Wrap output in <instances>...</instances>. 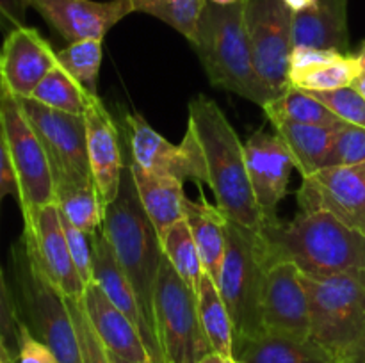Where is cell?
<instances>
[{
  "instance_id": "6da1fadb",
  "label": "cell",
  "mask_w": 365,
  "mask_h": 363,
  "mask_svg": "<svg viewBox=\"0 0 365 363\" xmlns=\"http://www.w3.org/2000/svg\"><path fill=\"white\" fill-rule=\"evenodd\" d=\"M259 246L266 267L291 262L316 276L365 270V233L328 212H299L292 221H269L259 230Z\"/></svg>"
},
{
  "instance_id": "7a4b0ae2",
  "label": "cell",
  "mask_w": 365,
  "mask_h": 363,
  "mask_svg": "<svg viewBox=\"0 0 365 363\" xmlns=\"http://www.w3.org/2000/svg\"><path fill=\"white\" fill-rule=\"evenodd\" d=\"M187 130L195 134L202 148L217 209L232 223L259 231L266 219L250 184L245 144L220 105L203 95L192 98Z\"/></svg>"
},
{
  "instance_id": "3957f363",
  "label": "cell",
  "mask_w": 365,
  "mask_h": 363,
  "mask_svg": "<svg viewBox=\"0 0 365 363\" xmlns=\"http://www.w3.org/2000/svg\"><path fill=\"white\" fill-rule=\"evenodd\" d=\"M192 46L212 85L235 93L262 109L277 98L253 64L245 23V0L230 6L207 2Z\"/></svg>"
},
{
  "instance_id": "277c9868",
  "label": "cell",
  "mask_w": 365,
  "mask_h": 363,
  "mask_svg": "<svg viewBox=\"0 0 365 363\" xmlns=\"http://www.w3.org/2000/svg\"><path fill=\"white\" fill-rule=\"evenodd\" d=\"M102 233L106 235L121 270L134 288L146 322L155 331L153 295L164 256L163 246L155 226L139 201L128 166L123 171L116 199L106 209Z\"/></svg>"
},
{
  "instance_id": "5b68a950",
  "label": "cell",
  "mask_w": 365,
  "mask_h": 363,
  "mask_svg": "<svg viewBox=\"0 0 365 363\" xmlns=\"http://www.w3.org/2000/svg\"><path fill=\"white\" fill-rule=\"evenodd\" d=\"M9 267L11 288L21 322L56 354L59 363H82L68 299L39 269L21 237L11 246Z\"/></svg>"
},
{
  "instance_id": "8992f818",
  "label": "cell",
  "mask_w": 365,
  "mask_h": 363,
  "mask_svg": "<svg viewBox=\"0 0 365 363\" xmlns=\"http://www.w3.org/2000/svg\"><path fill=\"white\" fill-rule=\"evenodd\" d=\"M309 298L310 340L339 358L355 342L365 317V270L316 276L299 270Z\"/></svg>"
},
{
  "instance_id": "52a82bcc",
  "label": "cell",
  "mask_w": 365,
  "mask_h": 363,
  "mask_svg": "<svg viewBox=\"0 0 365 363\" xmlns=\"http://www.w3.org/2000/svg\"><path fill=\"white\" fill-rule=\"evenodd\" d=\"M264 274L266 263L260 255L259 231L228 221L217 288L234 322V342L266 333L262 324Z\"/></svg>"
},
{
  "instance_id": "ba28073f",
  "label": "cell",
  "mask_w": 365,
  "mask_h": 363,
  "mask_svg": "<svg viewBox=\"0 0 365 363\" xmlns=\"http://www.w3.org/2000/svg\"><path fill=\"white\" fill-rule=\"evenodd\" d=\"M0 127L16 180L18 205L27 221L45 205L56 203L52 166L20 100L4 89H0Z\"/></svg>"
},
{
  "instance_id": "9c48e42d",
  "label": "cell",
  "mask_w": 365,
  "mask_h": 363,
  "mask_svg": "<svg viewBox=\"0 0 365 363\" xmlns=\"http://www.w3.org/2000/svg\"><path fill=\"white\" fill-rule=\"evenodd\" d=\"M155 331L166 363H198L212 352L198 313V299L166 256L153 295Z\"/></svg>"
},
{
  "instance_id": "30bf717a",
  "label": "cell",
  "mask_w": 365,
  "mask_h": 363,
  "mask_svg": "<svg viewBox=\"0 0 365 363\" xmlns=\"http://www.w3.org/2000/svg\"><path fill=\"white\" fill-rule=\"evenodd\" d=\"M245 23L253 64L277 96L291 88L292 11L284 0H245Z\"/></svg>"
},
{
  "instance_id": "8fae6325",
  "label": "cell",
  "mask_w": 365,
  "mask_h": 363,
  "mask_svg": "<svg viewBox=\"0 0 365 363\" xmlns=\"http://www.w3.org/2000/svg\"><path fill=\"white\" fill-rule=\"evenodd\" d=\"M20 105L45 146L52 166L53 184H95L88 159L84 116L50 109L32 98L20 100Z\"/></svg>"
},
{
  "instance_id": "7c38bea8",
  "label": "cell",
  "mask_w": 365,
  "mask_h": 363,
  "mask_svg": "<svg viewBox=\"0 0 365 363\" xmlns=\"http://www.w3.org/2000/svg\"><path fill=\"white\" fill-rule=\"evenodd\" d=\"M123 125L132 155L130 164L148 173L168 174L182 182L209 184L205 159L191 130L185 132L180 144H171L141 114H127Z\"/></svg>"
},
{
  "instance_id": "4fadbf2b",
  "label": "cell",
  "mask_w": 365,
  "mask_h": 363,
  "mask_svg": "<svg viewBox=\"0 0 365 363\" xmlns=\"http://www.w3.org/2000/svg\"><path fill=\"white\" fill-rule=\"evenodd\" d=\"M296 201L302 212H328L365 233V162L323 167L303 177Z\"/></svg>"
},
{
  "instance_id": "5bb4252c",
  "label": "cell",
  "mask_w": 365,
  "mask_h": 363,
  "mask_svg": "<svg viewBox=\"0 0 365 363\" xmlns=\"http://www.w3.org/2000/svg\"><path fill=\"white\" fill-rule=\"evenodd\" d=\"M21 238L39 269L63 292L64 298L81 301L88 285L82 281L71 258L57 203L45 205L31 219L24 221Z\"/></svg>"
},
{
  "instance_id": "9a60e30c",
  "label": "cell",
  "mask_w": 365,
  "mask_h": 363,
  "mask_svg": "<svg viewBox=\"0 0 365 363\" xmlns=\"http://www.w3.org/2000/svg\"><path fill=\"white\" fill-rule=\"evenodd\" d=\"M262 324L267 333L310 340L309 298L294 263L277 262L266 267Z\"/></svg>"
},
{
  "instance_id": "2e32d148",
  "label": "cell",
  "mask_w": 365,
  "mask_h": 363,
  "mask_svg": "<svg viewBox=\"0 0 365 363\" xmlns=\"http://www.w3.org/2000/svg\"><path fill=\"white\" fill-rule=\"evenodd\" d=\"M57 64V52L36 28L27 25L13 28L0 48V89L18 100L31 98Z\"/></svg>"
},
{
  "instance_id": "e0dca14e",
  "label": "cell",
  "mask_w": 365,
  "mask_h": 363,
  "mask_svg": "<svg viewBox=\"0 0 365 363\" xmlns=\"http://www.w3.org/2000/svg\"><path fill=\"white\" fill-rule=\"evenodd\" d=\"M245 157L250 184L264 219L266 223L278 219V205L287 194L294 169L291 152L278 135L260 130L245 142Z\"/></svg>"
},
{
  "instance_id": "ac0fdd59",
  "label": "cell",
  "mask_w": 365,
  "mask_h": 363,
  "mask_svg": "<svg viewBox=\"0 0 365 363\" xmlns=\"http://www.w3.org/2000/svg\"><path fill=\"white\" fill-rule=\"evenodd\" d=\"M27 4L70 43L103 39L118 21L134 13L130 0H27Z\"/></svg>"
},
{
  "instance_id": "d6986e66",
  "label": "cell",
  "mask_w": 365,
  "mask_h": 363,
  "mask_svg": "<svg viewBox=\"0 0 365 363\" xmlns=\"http://www.w3.org/2000/svg\"><path fill=\"white\" fill-rule=\"evenodd\" d=\"M84 123L93 182H95L103 206L107 209V205H110L120 192L125 171L120 132L98 95H91V93L88 96Z\"/></svg>"
},
{
  "instance_id": "ffe728a7",
  "label": "cell",
  "mask_w": 365,
  "mask_h": 363,
  "mask_svg": "<svg viewBox=\"0 0 365 363\" xmlns=\"http://www.w3.org/2000/svg\"><path fill=\"white\" fill-rule=\"evenodd\" d=\"M91 244L93 281L98 283V287L102 288L103 294L110 299V302L130 319V322L134 324L135 330L141 335V340L143 344H145L146 351H148L150 359H152L153 363H166L163 351H160L157 333L153 331V327L146 322L145 315H143L141 312V306H139L138 302V298H135L134 288H132L130 281H128V278L125 276V273L121 270L120 263H118L116 256H114L113 248H110V244L107 242L102 230H100L95 237H91Z\"/></svg>"
},
{
  "instance_id": "44dd1931",
  "label": "cell",
  "mask_w": 365,
  "mask_h": 363,
  "mask_svg": "<svg viewBox=\"0 0 365 363\" xmlns=\"http://www.w3.org/2000/svg\"><path fill=\"white\" fill-rule=\"evenodd\" d=\"M82 308L96 331L102 344L110 354H116L128 362H148L150 354L127 315L110 302L98 283H89L81 299ZM152 362V359H150Z\"/></svg>"
},
{
  "instance_id": "7402d4cb",
  "label": "cell",
  "mask_w": 365,
  "mask_h": 363,
  "mask_svg": "<svg viewBox=\"0 0 365 363\" xmlns=\"http://www.w3.org/2000/svg\"><path fill=\"white\" fill-rule=\"evenodd\" d=\"M362 73L359 56L335 52V50L294 48L291 56L289 82L291 88L303 91H331L353 85Z\"/></svg>"
},
{
  "instance_id": "603a6c76",
  "label": "cell",
  "mask_w": 365,
  "mask_h": 363,
  "mask_svg": "<svg viewBox=\"0 0 365 363\" xmlns=\"http://www.w3.org/2000/svg\"><path fill=\"white\" fill-rule=\"evenodd\" d=\"M335 50L348 53V0H316L292 13V50Z\"/></svg>"
},
{
  "instance_id": "cb8c5ba5",
  "label": "cell",
  "mask_w": 365,
  "mask_h": 363,
  "mask_svg": "<svg viewBox=\"0 0 365 363\" xmlns=\"http://www.w3.org/2000/svg\"><path fill=\"white\" fill-rule=\"evenodd\" d=\"M128 169L134 178L139 201L160 238L173 224L184 219V182L168 174L148 173L134 164Z\"/></svg>"
},
{
  "instance_id": "d4e9b609",
  "label": "cell",
  "mask_w": 365,
  "mask_h": 363,
  "mask_svg": "<svg viewBox=\"0 0 365 363\" xmlns=\"http://www.w3.org/2000/svg\"><path fill=\"white\" fill-rule=\"evenodd\" d=\"M234 359L239 363H334V354L314 340H298L277 333L234 342Z\"/></svg>"
},
{
  "instance_id": "484cf974",
  "label": "cell",
  "mask_w": 365,
  "mask_h": 363,
  "mask_svg": "<svg viewBox=\"0 0 365 363\" xmlns=\"http://www.w3.org/2000/svg\"><path fill=\"white\" fill-rule=\"evenodd\" d=\"M184 221L202 256L203 270L217 283L227 249V216L217 209V205L207 203L205 198L202 201H192L185 196Z\"/></svg>"
},
{
  "instance_id": "4316f807",
  "label": "cell",
  "mask_w": 365,
  "mask_h": 363,
  "mask_svg": "<svg viewBox=\"0 0 365 363\" xmlns=\"http://www.w3.org/2000/svg\"><path fill=\"white\" fill-rule=\"evenodd\" d=\"M271 125L291 152L296 169L302 177H309L323 169L335 135L344 123L299 125L291 121H274Z\"/></svg>"
},
{
  "instance_id": "83f0119b",
  "label": "cell",
  "mask_w": 365,
  "mask_h": 363,
  "mask_svg": "<svg viewBox=\"0 0 365 363\" xmlns=\"http://www.w3.org/2000/svg\"><path fill=\"white\" fill-rule=\"evenodd\" d=\"M196 299H198L200 320L212 351L234 358V322L221 298L217 283L209 274H203Z\"/></svg>"
},
{
  "instance_id": "f1b7e54d",
  "label": "cell",
  "mask_w": 365,
  "mask_h": 363,
  "mask_svg": "<svg viewBox=\"0 0 365 363\" xmlns=\"http://www.w3.org/2000/svg\"><path fill=\"white\" fill-rule=\"evenodd\" d=\"M56 203L63 217L75 228L95 237L103 224L106 206L100 199L95 184H71L56 182Z\"/></svg>"
},
{
  "instance_id": "f546056e",
  "label": "cell",
  "mask_w": 365,
  "mask_h": 363,
  "mask_svg": "<svg viewBox=\"0 0 365 363\" xmlns=\"http://www.w3.org/2000/svg\"><path fill=\"white\" fill-rule=\"evenodd\" d=\"M262 110L271 123L274 121H291V123L299 125L344 123L328 107L298 88H289L280 96L271 100Z\"/></svg>"
},
{
  "instance_id": "4dcf8cb0",
  "label": "cell",
  "mask_w": 365,
  "mask_h": 363,
  "mask_svg": "<svg viewBox=\"0 0 365 363\" xmlns=\"http://www.w3.org/2000/svg\"><path fill=\"white\" fill-rule=\"evenodd\" d=\"M160 246H163V255L173 265L178 276L189 285V288L195 294H198L200 283H202L205 270H203L202 256H200V251L196 248V242L192 238L187 223L182 219L177 224H173L160 237Z\"/></svg>"
},
{
  "instance_id": "1f68e13d",
  "label": "cell",
  "mask_w": 365,
  "mask_h": 363,
  "mask_svg": "<svg viewBox=\"0 0 365 363\" xmlns=\"http://www.w3.org/2000/svg\"><path fill=\"white\" fill-rule=\"evenodd\" d=\"M88 96L89 93L64 68L57 64L39 82L31 98L50 109L75 114V116H84L86 107H88Z\"/></svg>"
},
{
  "instance_id": "d6a6232c",
  "label": "cell",
  "mask_w": 365,
  "mask_h": 363,
  "mask_svg": "<svg viewBox=\"0 0 365 363\" xmlns=\"http://www.w3.org/2000/svg\"><path fill=\"white\" fill-rule=\"evenodd\" d=\"M207 0H130L134 13H146L173 27L192 45Z\"/></svg>"
},
{
  "instance_id": "836d02e7",
  "label": "cell",
  "mask_w": 365,
  "mask_h": 363,
  "mask_svg": "<svg viewBox=\"0 0 365 363\" xmlns=\"http://www.w3.org/2000/svg\"><path fill=\"white\" fill-rule=\"evenodd\" d=\"M102 41L103 39H81L73 41L57 52V63L68 71L82 88L91 95H98L100 66H102Z\"/></svg>"
},
{
  "instance_id": "e575fe53",
  "label": "cell",
  "mask_w": 365,
  "mask_h": 363,
  "mask_svg": "<svg viewBox=\"0 0 365 363\" xmlns=\"http://www.w3.org/2000/svg\"><path fill=\"white\" fill-rule=\"evenodd\" d=\"M323 103L341 121L365 128V98L353 85L331 89V91H307Z\"/></svg>"
},
{
  "instance_id": "d590c367",
  "label": "cell",
  "mask_w": 365,
  "mask_h": 363,
  "mask_svg": "<svg viewBox=\"0 0 365 363\" xmlns=\"http://www.w3.org/2000/svg\"><path fill=\"white\" fill-rule=\"evenodd\" d=\"M365 162V128L344 123L328 152L324 167L355 166Z\"/></svg>"
},
{
  "instance_id": "8d00e7d4",
  "label": "cell",
  "mask_w": 365,
  "mask_h": 363,
  "mask_svg": "<svg viewBox=\"0 0 365 363\" xmlns=\"http://www.w3.org/2000/svg\"><path fill=\"white\" fill-rule=\"evenodd\" d=\"M68 306H70L75 330H77L78 335L82 363H113L110 352L107 351L106 345L102 344V340L96 335V331L93 330L91 322H89L88 315H86L84 308H82V302L75 301V299H68Z\"/></svg>"
},
{
  "instance_id": "74e56055",
  "label": "cell",
  "mask_w": 365,
  "mask_h": 363,
  "mask_svg": "<svg viewBox=\"0 0 365 363\" xmlns=\"http://www.w3.org/2000/svg\"><path fill=\"white\" fill-rule=\"evenodd\" d=\"M20 315H18L16 301H14L13 288L6 280L2 267H0V342L16 356L18 331H20Z\"/></svg>"
},
{
  "instance_id": "f35d334b",
  "label": "cell",
  "mask_w": 365,
  "mask_h": 363,
  "mask_svg": "<svg viewBox=\"0 0 365 363\" xmlns=\"http://www.w3.org/2000/svg\"><path fill=\"white\" fill-rule=\"evenodd\" d=\"M63 216V214H61ZM64 235H66L68 248H70L71 258H73L75 267L81 274L82 281L86 285L93 283V244L89 241V235L75 228L66 217H63Z\"/></svg>"
},
{
  "instance_id": "ab89813d",
  "label": "cell",
  "mask_w": 365,
  "mask_h": 363,
  "mask_svg": "<svg viewBox=\"0 0 365 363\" xmlns=\"http://www.w3.org/2000/svg\"><path fill=\"white\" fill-rule=\"evenodd\" d=\"M14 363H59V359L21 322L20 331H18V349Z\"/></svg>"
},
{
  "instance_id": "60d3db41",
  "label": "cell",
  "mask_w": 365,
  "mask_h": 363,
  "mask_svg": "<svg viewBox=\"0 0 365 363\" xmlns=\"http://www.w3.org/2000/svg\"><path fill=\"white\" fill-rule=\"evenodd\" d=\"M27 0H0V31H9L25 25Z\"/></svg>"
},
{
  "instance_id": "b9f144b4",
  "label": "cell",
  "mask_w": 365,
  "mask_h": 363,
  "mask_svg": "<svg viewBox=\"0 0 365 363\" xmlns=\"http://www.w3.org/2000/svg\"><path fill=\"white\" fill-rule=\"evenodd\" d=\"M9 194L16 196V180H14L13 167H11L9 155H7L6 141H4L2 127H0V205L4 198Z\"/></svg>"
},
{
  "instance_id": "7bdbcfd3",
  "label": "cell",
  "mask_w": 365,
  "mask_h": 363,
  "mask_svg": "<svg viewBox=\"0 0 365 363\" xmlns=\"http://www.w3.org/2000/svg\"><path fill=\"white\" fill-rule=\"evenodd\" d=\"M334 363H365V317L355 342L349 345L348 351L335 358Z\"/></svg>"
},
{
  "instance_id": "ee69618b",
  "label": "cell",
  "mask_w": 365,
  "mask_h": 363,
  "mask_svg": "<svg viewBox=\"0 0 365 363\" xmlns=\"http://www.w3.org/2000/svg\"><path fill=\"white\" fill-rule=\"evenodd\" d=\"M198 363H235L234 358H228V356H223V354H217V352H209V354L205 356V358L200 359Z\"/></svg>"
},
{
  "instance_id": "f6af8a7d",
  "label": "cell",
  "mask_w": 365,
  "mask_h": 363,
  "mask_svg": "<svg viewBox=\"0 0 365 363\" xmlns=\"http://www.w3.org/2000/svg\"><path fill=\"white\" fill-rule=\"evenodd\" d=\"M284 2L287 4V7L292 11V13H298V11H303L307 9V7L312 6L316 0H284Z\"/></svg>"
},
{
  "instance_id": "bcb514c9",
  "label": "cell",
  "mask_w": 365,
  "mask_h": 363,
  "mask_svg": "<svg viewBox=\"0 0 365 363\" xmlns=\"http://www.w3.org/2000/svg\"><path fill=\"white\" fill-rule=\"evenodd\" d=\"M0 363H14L13 352H11L2 342H0Z\"/></svg>"
},
{
  "instance_id": "7dc6e473",
  "label": "cell",
  "mask_w": 365,
  "mask_h": 363,
  "mask_svg": "<svg viewBox=\"0 0 365 363\" xmlns=\"http://www.w3.org/2000/svg\"><path fill=\"white\" fill-rule=\"evenodd\" d=\"M353 88H355L356 91H359L360 95L365 98V70H362V73L355 78V82H353Z\"/></svg>"
},
{
  "instance_id": "c3c4849f",
  "label": "cell",
  "mask_w": 365,
  "mask_h": 363,
  "mask_svg": "<svg viewBox=\"0 0 365 363\" xmlns=\"http://www.w3.org/2000/svg\"><path fill=\"white\" fill-rule=\"evenodd\" d=\"M110 358H113V363H153V362H128V359H123V358H120V356H116V354H110Z\"/></svg>"
},
{
  "instance_id": "681fc988",
  "label": "cell",
  "mask_w": 365,
  "mask_h": 363,
  "mask_svg": "<svg viewBox=\"0 0 365 363\" xmlns=\"http://www.w3.org/2000/svg\"><path fill=\"white\" fill-rule=\"evenodd\" d=\"M207 2L217 4V6H230V4H235V2H239V0H207Z\"/></svg>"
},
{
  "instance_id": "f907efd6",
  "label": "cell",
  "mask_w": 365,
  "mask_h": 363,
  "mask_svg": "<svg viewBox=\"0 0 365 363\" xmlns=\"http://www.w3.org/2000/svg\"><path fill=\"white\" fill-rule=\"evenodd\" d=\"M356 56H359V57H360V60H362V70H365V43H364L362 50H360V52L356 53Z\"/></svg>"
},
{
  "instance_id": "816d5d0a",
  "label": "cell",
  "mask_w": 365,
  "mask_h": 363,
  "mask_svg": "<svg viewBox=\"0 0 365 363\" xmlns=\"http://www.w3.org/2000/svg\"><path fill=\"white\" fill-rule=\"evenodd\" d=\"M235 363H239V362H235Z\"/></svg>"
}]
</instances>
